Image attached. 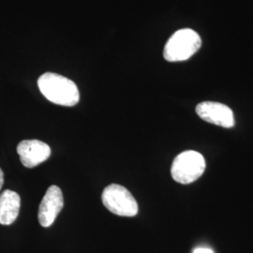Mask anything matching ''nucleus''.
<instances>
[{
    "instance_id": "7ed1b4c3",
    "label": "nucleus",
    "mask_w": 253,
    "mask_h": 253,
    "mask_svg": "<svg viewBox=\"0 0 253 253\" xmlns=\"http://www.w3.org/2000/svg\"><path fill=\"white\" fill-rule=\"evenodd\" d=\"M206 169V161L202 154L193 150L184 151L173 161L171 173L173 180L180 184H190L197 180Z\"/></svg>"
},
{
    "instance_id": "423d86ee",
    "label": "nucleus",
    "mask_w": 253,
    "mask_h": 253,
    "mask_svg": "<svg viewBox=\"0 0 253 253\" xmlns=\"http://www.w3.org/2000/svg\"><path fill=\"white\" fill-rule=\"evenodd\" d=\"M64 207L63 194L57 186L48 188L39 208V222L42 227H50Z\"/></svg>"
},
{
    "instance_id": "1a4fd4ad",
    "label": "nucleus",
    "mask_w": 253,
    "mask_h": 253,
    "mask_svg": "<svg viewBox=\"0 0 253 253\" xmlns=\"http://www.w3.org/2000/svg\"><path fill=\"white\" fill-rule=\"evenodd\" d=\"M193 253H214V252L208 248H197L194 250Z\"/></svg>"
},
{
    "instance_id": "f257e3e1",
    "label": "nucleus",
    "mask_w": 253,
    "mask_h": 253,
    "mask_svg": "<svg viewBox=\"0 0 253 253\" xmlns=\"http://www.w3.org/2000/svg\"><path fill=\"white\" fill-rule=\"evenodd\" d=\"M38 86L47 100L61 106H74L80 100V93L74 82L53 73L42 74Z\"/></svg>"
},
{
    "instance_id": "9d476101",
    "label": "nucleus",
    "mask_w": 253,
    "mask_h": 253,
    "mask_svg": "<svg viewBox=\"0 0 253 253\" xmlns=\"http://www.w3.org/2000/svg\"><path fill=\"white\" fill-rule=\"evenodd\" d=\"M3 184H4V173H3V171L0 169V190L2 189Z\"/></svg>"
},
{
    "instance_id": "20e7f679",
    "label": "nucleus",
    "mask_w": 253,
    "mask_h": 253,
    "mask_svg": "<svg viewBox=\"0 0 253 253\" xmlns=\"http://www.w3.org/2000/svg\"><path fill=\"white\" fill-rule=\"evenodd\" d=\"M104 207L113 214L121 217H134L138 214V204L125 187L118 184L107 186L101 195Z\"/></svg>"
},
{
    "instance_id": "0eeeda50",
    "label": "nucleus",
    "mask_w": 253,
    "mask_h": 253,
    "mask_svg": "<svg viewBox=\"0 0 253 253\" xmlns=\"http://www.w3.org/2000/svg\"><path fill=\"white\" fill-rule=\"evenodd\" d=\"M17 153L25 167L34 168L50 158L51 148L40 140H25L19 143Z\"/></svg>"
},
{
    "instance_id": "f03ea898",
    "label": "nucleus",
    "mask_w": 253,
    "mask_h": 253,
    "mask_svg": "<svg viewBox=\"0 0 253 253\" xmlns=\"http://www.w3.org/2000/svg\"><path fill=\"white\" fill-rule=\"evenodd\" d=\"M202 46L199 34L190 28H183L172 34L163 50V56L169 62L188 60Z\"/></svg>"
},
{
    "instance_id": "6e6552de",
    "label": "nucleus",
    "mask_w": 253,
    "mask_h": 253,
    "mask_svg": "<svg viewBox=\"0 0 253 253\" xmlns=\"http://www.w3.org/2000/svg\"><path fill=\"white\" fill-rule=\"evenodd\" d=\"M21 198L12 190H4L0 195V224L10 225L18 217Z\"/></svg>"
},
{
    "instance_id": "39448f33",
    "label": "nucleus",
    "mask_w": 253,
    "mask_h": 253,
    "mask_svg": "<svg viewBox=\"0 0 253 253\" xmlns=\"http://www.w3.org/2000/svg\"><path fill=\"white\" fill-rule=\"evenodd\" d=\"M196 113L200 118L208 123L223 127L235 126L234 113L225 104L214 101H204L197 105Z\"/></svg>"
}]
</instances>
